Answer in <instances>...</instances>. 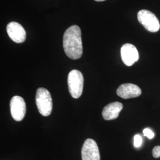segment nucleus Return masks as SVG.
<instances>
[{
	"label": "nucleus",
	"mask_w": 160,
	"mask_h": 160,
	"mask_svg": "<svg viewBox=\"0 0 160 160\" xmlns=\"http://www.w3.org/2000/svg\"><path fill=\"white\" fill-rule=\"evenodd\" d=\"M63 48L66 55L72 59L81 57L83 52L80 27L73 25L66 30L63 37Z\"/></svg>",
	"instance_id": "nucleus-1"
},
{
	"label": "nucleus",
	"mask_w": 160,
	"mask_h": 160,
	"mask_svg": "<svg viewBox=\"0 0 160 160\" xmlns=\"http://www.w3.org/2000/svg\"><path fill=\"white\" fill-rule=\"evenodd\" d=\"M36 103L40 114L43 116H48L51 114L52 99L50 92L47 89L41 87L37 90Z\"/></svg>",
	"instance_id": "nucleus-2"
},
{
	"label": "nucleus",
	"mask_w": 160,
	"mask_h": 160,
	"mask_svg": "<svg viewBox=\"0 0 160 160\" xmlns=\"http://www.w3.org/2000/svg\"><path fill=\"white\" fill-rule=\"evenodd\" d=\"M68 90L74 98H78L81 96L84 88V77L80 71L72 70L68 76Z\"/></svg>",
	"instance_id": "nucleus-3"
},
{
	"label": "nucleus",
	"mask_w": 160,
	"mask_h": 160,
	"mask_svg": "<svg viewBox=\"0 0 160 160\" xmlns=\"http://www.w3.org/2000/svg\"><path fill=\"white\" fill-rule=\"evenodd\" d=\"M138 20L143 27L150 32H157L160 28V24L157 17L154 13L142 10L138 13Z\"/></svg>",
	"instance_id": "nucleus-4"
},
{
	"label": "nucleus",
	"mask_w": 160,
	"mask_h": 160,
	"mask_svg": "<svg viewBox=\"0 0 160 160\" xmlns=\"http://www.w3.org/2000/svg\"><path fill=\"white\" fill-rule=\"evenodd\" d=\"M10 111L12 118L20 122L24 119L26 112V105L23 98L16 96L10 101Z\"/></svg>",
	"instance_id": "nucleus-5"
},
{
	"label": "nucleus",
	"mask_w": 160,
	"mask_h": 160,
	"mask_svg": "<svg viewBox=\"0 0 160 160\" xmlns=\"http://www.w3.org/2000/svg\"><path fill=\"white\" fill-rule=\"evenodd\" d=\"M81 157L82 160H100L99 149L94 140L86 139L81 149Z\"/></svg>",
	"instance_id": "nucleus-6"
},
{
	"label": "nucleus",
	"mask_w": 160,
	"mask_h": 160,
	"mask_svg": "<svg viewBox=\"0 0 160 160\" xmlns=\"http://www.w3.org/2000/svg\"><path fill=\"white\" fill-rule=\"evenodd\" d=\"M7 32L10 38L17 43H23L26 39V32L19 23L12 22L7 26Z\"/></svg>",
	"instance_id": "nucleus-7"
},
{
	"label": "nucleus",
	"mask_w": 160,
	"mask_h": 160,
	"mask_svg": "<svg viewBox=\"0 0 160 160\" xmlns=\"http://www.w3.org/2000/svg\"><path fill=\"white\" fill-rule=\"evenodd\" d=\"M120 54L123 62L128 67L132 66L139 59L137 49L130 43H126L122 46Z\"/></svg>",
	"instance_id": "nucleus-8"
},
{
	"label": "nucleus",
	"mask_w": 160,
	"mask_h": 160,
	"mask_svg": "<svg viewBox=\"0 0 160 160\" xmlns=\"http://www.w3.org/2000/svg\"><path fill=\"white\" fill-rule=\"evenodd\" d=\"M116 93L121 98L128 99L139 97L141 94L142 91L137 85L126 83L120 85L117 89Z\"/></svg>",
	"instance_id": "nucleus-9"
},
{
	"label": "nucleus",
	"mask_w": 160,
	"mask_h": 160,
	"mask_svg": "<svg viewBox=\"0 0 160 160\" xmlns=\"http://www.w3.org/2000/svg\"><path fill=\"white\" fill-rule=\"evenodd\" d=\"M123 104L116 102L106 105L103 110L102 116L104 120H113L118 118L120 112L123 109Z\"/></svg>",
	"instance_id": "nucleus-10"
},
{
	"label": "nucleus",
	"mask_w": 160,
	"mask_h": 160,
	"mask_svg": "<svg viewBox=\"0 0 160 160\" xmlns=\"http://www.w3.org/2000/svg\"><path fill=\"white\" fill-rule=\"evenodd\" d=\"M142 139L139 135H136L134 137V146L136 148H139L142 145Z\"/></svg>",
	"instance_id": "nucleus-11"
},
{
	"label": "nucleus",
	"mask_w": 160,
	"mask_h": 160,
	"mask_svg": "<svg viewBox=\"0 0 160 160\" xmlns=\"http://www.w3.org/2000/svg\"><path fill=\"white\" fill-rule=\"evenodd\" d=\"M143 135L145 137L148 138L149 139H152L154 137V133L149 128L144 129L143 131Z\"/></svg>",
	"instance_id": "nucleus-12"
},
{
	"label": "nucleus",
	"mask_w": 160,
	"mask_h": 160,
	"mask_svg": "<svg viewBox=\"0 0 160 160\" xmlns=\"http://www.w3.org/2000/svg\"><path fill=\"white\" fill-rule=\"evenodd\" d=\"M152 155L155 158L160 157V146H156L152 149Z\"/></svg>",
	"instance_id": "nucleus-13"
},
{
	"label": "nucleus",
	"mask_w": 160,
	"mask_h": 160,
	"mask_svg": "<svg viewBox=\"0 0 160 160\" xmlns=\"http://www.w3.org/2000/svg\"><path fill=\"white\" fill-rule=\"evenodd\" d=\"M96 1H98V2H100V1H105V0H94Z\"/></svg>",
	"instance_id": "nucleus-14"
}]
</instances>
